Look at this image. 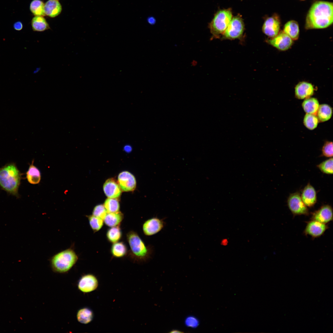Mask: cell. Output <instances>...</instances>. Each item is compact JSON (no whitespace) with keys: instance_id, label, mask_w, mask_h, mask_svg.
<instances>
[{"instance_id":"obj_6","label":"cell","mask_w":333,"mask_h":333,"mask_svg":"<svg viewBox=\"0 0 333 333\" xmlns=\"http://www.w3.org/2000/svg\"><path fill=\"white\" fill-rule=\"evenodd\" d=\"M244 30V24L241 17L235 16L232 18L223 34L222 38L231 40L238 39L243 35Z\"/></svg>"},{"instance_id":"obj_23","label":"cell","mask_w":333,"mask_h":333,"mask_svg":"<svg viewBox=\"0 0 333 333\" xmlns=\"http://www.w3.org/2000/svg\"><path fill=\"white\" fill-rule=\"evenodd\" d=\"M77 320L80 323L87 324L92 320L93 318L92 311L90 309L84 307L80 309L76 314Z\"/></svg>"},{"instance_id":"obj_40","label":"cell","mask_w":333,"mask_h":333,"mask_svg":"<svg viewBox=\"0 0 333 333\" xmlns=\"http://www.w3.org/2000/svg\"></svg>"},{"instance_id":"obj_26","label":"cell","mask_w":333,"mask_h":333,"mask_svg":"<svg viewBox=\"0 0 333 333\" xmlns=\"http://www.w3.org/2000/svg\"><path fill=\"white\" fill-rule=\"evenodd\" d=\"M111 252L112 255L115 257H121L127 254V247L123 242H117L114 243L112 246Z\"/></svg>"},{"instance_id":"obj_19","label":"cell","mask_w":333,"mask_h":333,"mask_svg":"<svg viewBox=\"0 0 333 333\" xmlns=\"http://www.w3.org/2000/svg\"><path fill=\"white\" fill-rule=\"evenodd\" d=\"M34 160L30 165L26 173V178L28 182L31 184L39 183L41 180V175L39 170L34 165Z\"/></svg>"},{"instance_id":"obj_15","label":"cell","mask_w":333,"mask_h":333,"mask_svg":"<svg viewBox=\"0 0 333 333\" xmlns=\"http://www.w3.org/2000/svg\"><path fill=\"white\" fill-rule=\"evenodd\" d=\"M302 199L307 207H313L317 201V196L314 187L308 183L305 187L301 195Z\"/></svg>"},{"instance_id":"obj_24","label":"cell","mask_w":333,"mask_h":333,"mask_svg":"<svg viewBox=\"0 0 333 333\" xmlns=\"http://www.w3.org/2000/svg\"><path fill=\"white\" fill-rule=\"evenodd\" d=\"M302 108L307 113L315 114L317 113L319 104L318 100L314 98L306 99L302 105Z\"/></svg>"},{"instance_id":"obj_35","label":"cell","mask_w":333,"mask_h":333,"mask_svg":"<svg viewBox=\"0 0 333 333\" xmlns=\"http://www.w3.org/2000/svg\"><path fill=\"white\" fill-rule=\"evenodd\" d=\"M185 324L187 327L196 328L199 325V322L197 318L191 315L186 318L185 320Z\"/></svg>"},{"instance_id":"obj_25","label":"cell","mask_w":333,"mask_h":333,"mask_svg":"<svg viewBox=\"0 0 333 333\" xmlns=\"http://www.w3.org/2000/svg\"><path fill=\"white\" fill-rule=\"evenodd\" d=\"M317 113V116L319 120L321 122H324L328 120L331 117L332 109L328 105L322 104L319 105Z\"/></svg>"},{"instance_id":"obj_9","label":"cell","mask_w":333,"mask_h":333,"mask_svg":"<svg viewBox=\"0 0 333 333\" xmlns=\"http://www.w3.org/2000/svg\"><path fill=\"white\" fill-rule=\"evenodd\" d=\"M280 26L279 18L277 15H274L266 19L263 25L262 30L265 35L272 38L278 34Z\"/></svg>"},{"instance_id":"obj_18","label":"cell","mask_w":333,"mask_h":333,"mask_svg":"<svg viewBox=\"0 0 333 333\" xmlns=\"http://www.w3.org/2000/svg\"><path fill=\"white\" fill-rule=\"evenodd\" d=\"M44 10L45 15L55 17L61 13L62 6L57 0H49L44 4Z\"/></svg>"},{"instance_id":"obj_22","label":"cell","mask_w":333,"mask_h":333,"mask_svg":"<svg viewBox=\"0 0 333 333\" xmlns=\"http://www.w3.org/2000/svg\"><path fill=\"white\" fill-rule=\"evenodd\" d=\"M31 25L32 30L35 31L42 32L50 28L45 18L41 16L34 17L32 20Z\"/></svg>"},{"instance_id":"obj_32","label":"cell","mask_w":333,"mask_h":333,"mask_svg":"<svg viewBox=\"0 0 333 333\" xmlns=\"http://www.w3.org/2000/svg\"><path fill=\"white\" fill-rule=\"evenodd\" d=\"M90 226L94 232L99 231L103 225L104 220L93 215L87 216Z\"/></svg>"},{"instance_id":"obj_34","label":"cell","mask_w":333,"mask_h":333,"mask_svg":"<svg viewBox=\"0 0 333 333\" xmlns=\"http://www.w3.org/2000/svg\"><path fill=\"white\" fill-rule=\"evenodd\" d=\"M322 155L327 158L332 157L333 143L332 142H327L325 143L322 148Z\"/></svg>"},{"instance_id":"obj_13","label":"cell","mask_w":333,"mask_h":333,"mask_svg":"<svg viewBox=\"0 0 333 333\" xmlns=\"http://www.w3.org/2000/svg\"><path fill=\"white\" fill-rule=\"evenodd\" d=\"M333 209L330 205L326 204L321 206L313 212L312 220L326 224L333 220Z\"/></svg>"},{"instance_id":"obj_12","label":"cell","mask_w":333,"mask_h":333,"mask_svg":"<svg viewBox=\"0 0 333 333\" xmlns=\"http://www.w3.org/2000/svg\"><path fill=\"white\" fill-rule=\"evenodd\" d=\"M118 183L121 190L124 191H133L136 185L134 176L127 171H122L119 174Z\"/></svg>"},{"instance_id":"obj_20","label":"cell","mask_w":333,"mask_h":333,"mask_svg":"<svg viewBox=\"0 0 333 333\" xmlns=\"http://www.w3.org/2000/svg\"><path fill=\"white\" fill-rule=\"evenodd\" d=\"M293 40L298 39L299 34V29L298 23L294 20L288 21L285 25L283 31Z\"/></svg>"},{"instance_id":"obj_31","label":"cell","mask_w":333,"mask_h":333,"mask_svg":"<svg viewBox=\"0 0 333 333\" xmlns=\"http://www.w3.org/2000/svg\"><path fill=\"white\" fill-rule=\"evenodd\" d=\"M318 168L322 173L327 174H333V158H329L317 166Z\"/></svg>"},{"instance_id":"obj_16","label":"cell","mask_w":333,"mask_h":333,"mask_svg":"<svg viewBox=\"0 0 333 333\" xmlns=\"http://www.w3.org/2000/svg\"><path fill=\"white\" fill-rule=\"evenodd\" d=\"M103 188L105 195L109 198H118L121 193V190L118 182L113 178L107 180L104 184Z\"/></svg>"},{"instance_id":"obj_7","label":"cell","mask_w":333,"mask_h":333,"mask_svg":"<svg viewBox=\"0 0 333 333\" xmlns=\"http://www.w3.org/2000/svg\"><path fill=\"white\" fill-rule=\"evenodd\" d=\"M288 207L294 215H308L309 211L305 204L299 192L290 194L287 200Z\"/></svg>"},{"instance_id":"obj_11","label":"cell","mask_w":333,"mask_h":333,"mask_svg":"<svg viewBox=\"0 0 333 333\" xmlns=\"http://www.w3.org/2000/svg\"><path fill=\"white\" fill-rule=\"evenodd\" d=\"M98 285V281L93 275L88 274L82 276L79 279L78 287L81 292L88 293L94 291Z\"/></svg>"},{"instance_id":"obj_30","label":"cell","mask_w":333,"mask_h":333,"mask_svg":"<svg viewBox=\"0 0 333 333\" xmlns=\"http://www.w3.org/2000/svg\"><path fill=\"white\" fill-rule=\"evenodd\" d=\"M319 121L315 114L307 113L304 116L303 123L307 128L310 130H313L317 127Z\"/></svg>"},{"instance_id":"obj_5","label":"cell","mask_w":333,"mask_h":333,"mask_svg":"<svg viewBox=\"0 0 333 333\" xmlns=\"http://www.w3.org/2000/svg\"><path fill=\"white\" fill-rule=\"evenodd\" d=\"M232 18L230 10L225 9L218 11L209 25L210 32L215 37L223 35Z\"/></svg>"},{"instance_id":"obj_29","label":"cell","mask_w":333,"mask_h":333,"mask_svg":"<svg viewBox=\"0 0 333 333\" xmlns=\"http://www.w3.org/2000/svg\"><path fill=\"white\" fill-rule=\"evenodd\" d=\"M104 205L107 213L115 212L119 211L120 204L117 198H107L104 202Z\"/></svg>"},{"instance_id":"obj_33","label":"cell","mask_w":333,"mask_h":333,"mask_svg":"<svg viewBox=\"0 0 333 333\" xmlns=\"http://www.w3.org/2000/svg\"><path fill=\"white\" fill-rule=\"evenodd\" d=\"M107 212L104 205L99 204L93 208L92 215L99 217L104 220Z\"/></svg>"},{"instance_id":"obj_1","label":"cell","mask_w":333,"mask_h":333,"mask_svg":"<svg viewBox=\"0 0 333 333\" xmlns=\"http://www.w3.org/2000/svg\"><path fill=\"white\" fill-rule=\"evenodd\" d=\"M332 2L317 1L311 6L307 14L305 27L306 29H323L333 23Z\"/></svg>"},{"instance_id":"obj_17","label":"cell","mask_w":333,"mask_h":333,"mask_svg":"<svg viewBox=\"0 0 333 333\" xmlns=\"http://www.w3.org/2000/svg\"><path fill=\"white\" fill-rule=\"evenodd\" d=\"M314 92L313 85L309 83L302 81L299 83L295 88L296 97L299 99H303L310 97Z\"/></svg>"},{"instance_id":"obj_4","label":"cell","mask_w":333,"mask_h":333,"mask_svg":"<svg viewBox=\"0 0 333 333\" xmlns=\"http://www.w3.org/2000/svg\"><path fill=\"white\" fill-rule=\"evenodd\" d=\"M126 238L131 253L134 258L139 260L146 261L150 257L152 252L151 249L146 245L136 232L133 231L128 232Z\"/></svg>"},{"instance_id":"obj_39","label":"cell","mask_w":333,"mask_h":333,"mask_svg":"<svg viewBox=\"0 0 333 333\" xmlns=\"http://www.w3.org/2000/svg\"></svg>"},{"instance_id":"obj_28","label":"cell","mask_w":333,"mask_h":333,"mask_svg":"<svg viewBox=\"0 0 333 333\" xmlns=\"http://www.w3.org/2000/svg\"><path fill=\"white\" fill-rule=\"evenodd\" d=\"M44 4L40 0H33L30 5V10L33 14L36 16H43L45 15L44 10Z\"/></svg>"},{"instance_id":"obj_21","label":"cell","mask_w":333,"mask_h":333,"mask_svg":"<svg viewBox=\"0 0 333 333\" xmlns=\"http://www.w3.org/2000/svg\"><path fill=\"white\" fill-rule=\"evenodd\" d=\"M123 218V214L119 211L107 213L104 219V222L108 226L114 227L119 225Z\"/></svg>"},{"instance_id":"obj_8","label":"cell","mask_w":333,"mask_h":333,"mask_svg":"<svg viewBox=\"0 0 333 333\" xmlns=\"http://www.w3.org/2000/svg\"><path fill=\"white\" fill-rule=\"evenodd\" d=\"M267 42L278 50L285 51L291 47L293 40L283 31H282L275 37L267 40Z\"/></svg>"},{"instance_id":"obj_2","label":"cell","mask_w":333,"mask_h":333,"mask_svg":"<svg viewBox=\"0 0 333 333\" xmlns=\"http://www.w3.org/2000/svg\"><path fill=\"white\" fill-rule=\"evenodd\" d=\"M21 174L14 163H9L0 168V187L9 194L19 197Z\"/></svg>"},{"instance_id":"obj_14","label":"cell","mask_w":333,"mask_h":333,"mask_svg":"<svg viewBox=\"0 0 333 333\" xmlns=\"http://www.w3.org/2000/svg\"><path fill=\"white\" fill-rule=\"evenodd\" d=\"M327 228L326 224L312 220L308 222L304 232L306 235L316 238L323 234Z\"/></svg>"},{"instance_id":"obj_38","label":"cell","mask_w":333,"mask_h":333,"mask_svg":"<svg viewBox=\"0 0 333 333\" xmlns=\"http://www.w3.org/2000/svg\"><path fill=\"white\" fill-rule=\"evenodd\" d=\"M171 333H182V331H181L179 330H173L171 331L170 332Z\"/></svg>"},{"instance_id":"obj_27","label":"cell","mask_w":333,"mask_h":333,"mask_svg":"<svg viewBox=\"0 0 333 333\" xmlns=\"http://www.w3.org/2000/svg\"><path fill=\"white\" fill-rule=\"evenodd\" d=\"M106 236L109 242L113 243L117 242L122 236L121 229L118 225L111 227L107 230Z\"/></svg>"},{"instance_id":"obj_37","label":"cell","mask_w":333,"mask_h":333,"mask_svg":"<svg viewBox=\"0 0 333 333\" xmlns=\"http://www.w3.org/2000/svg\"><path fill=\"white\" fill-rule=\"evenodd\" d=\"M147 22L150 25L154 24L156 22V20L153 17H149L148 18Z\"/></svg>"},{"instance_id":"obj_36","label":"cell","mask_w":333,"mask_h":333,"mask_svg":"<svg viewBox=\"0 0 333 333\" xmlns=\"http://www.w3.org/2000/svg\"><path fill=\"white\" fill-rule=\"evenodd\" d=\"M13 28L15 30L20 31L23 29V24L21 22L17 21L14 23Z\"/></svg>"},{"instance_id":"obj_3","label":"cell","mask_w":333,"mask_h":333,"mask_svg":"<svg viewBox=\"0 0 333 333\" xmlns=\"http://www.w3.org/2000/svg\"><path fill=\"white\" fill-rule=\"evenodd\" d=\"M78 256L72 248L61 251L52 256L50 260L53 271L65 273L70 270L76 263Z\"/></svg>"},{"instance_id":"obj_10","label":"cell","mask_w":333,"mask_h":333,"mask_svg":"<svg viewBox=\"0 0 333 333\" xmlns=\"http://www.w3.org/2000/svg\"><path fill=\"white\" fill-rule=\"evenodd\" d=\"M165 223L163 219L154 217L146 221L142 226L144 233L146 236H151L160 231L164 226Z\"/></svg>"}]
</instances>
